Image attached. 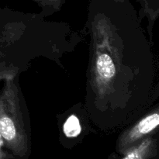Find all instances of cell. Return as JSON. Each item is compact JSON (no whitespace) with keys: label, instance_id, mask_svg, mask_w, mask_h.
<instances>
[{"label":"cell","instance_id":"6da1fadb","mask_svg":"<svg viewBox=\"0 0 159 159\" xmlns=\"http://www.w3.org/2000/svg\"><path fill=\"white\" fill-rule=\"evenodd\" d=\"M159 126V113H153L143 118L133 128L123 134L120 139L118 150L124 155L129 149L144 139L146 135L158 128Z\"/></svg>","mask_w":159,"mask_h":159},{"label":"cell","instance_id":"7a4b0ae2","mask_svg":"<svg viewBox=\"0 0 159 159\" xmlns=\"http://www.w3.org/2000/svg\"><path fill=\"white\" fill-rule=\"evenodd\" d=\"M156 154V141L149 137L129 149L120 159H152Z\"/></svg>","mask_w":159,"mask_h":159},{"label":"cell","instance_id":"3957f363","mask_svg":"<svg viewBox=\"0 0 159 159\" xmlns=\"http://www.w3.org/2000/svg\"><path fill=\"white\" fill-rule=\"evenodd\" d=\"M97 71L99 77L103 80H110L115 75L113 61L107 54H99L97 59Z\"/></svg>","mask_w":159,"mask_h":159},{"label":"cell","instance_id":"277c9868","mask_svg":"<svg viewBox=\"0 0 159 159\" xmlns=\"http://www.w3.org/2000/svg\"><path fill=\"white\" fill-rule=\"evenodd\" d=\"M82 130L80 122L77 116L72 115L65 121L63 127V131L65 136L69 138H76L79 136Z\"/></svg>","mask_w":159,"mask_h":159},{"label":"cell","instance_id":"5b68a950","mask_svg":"<svg viewBox=\"0 0 159 159\" xmlns=\"http://www.w3.org/2000/svg\"><path fill=\"white\" fill-rule=\"evenodd\" d=\"M3 144H4V140H3L1 134H0V153H1L2 148Z\"/></svg>","mask_w":159,"mask_h":159},{"label":"cell","instance_id":"8992f818","mask_svg":"<svg viewBox=\"0 0 159 159\" xmlns=\"http://www.w3.org/2000/svg\"><path fill=\"white\" fill-rule=\"evenodd\" d=\"M40 1H43V2H54L57 1V0H40Z\"/></svg>","mask_w":159,"mask_h":159}]
</instances>
